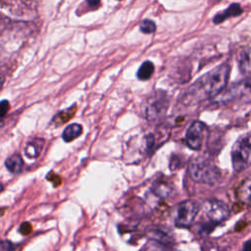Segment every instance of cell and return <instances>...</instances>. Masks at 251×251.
Returning a JSON list of instances; mask_svg holds the SVG:
<instances>
[{"label": "cell", "instance_id": "cell-1", "mask_svg": "<svg viewBox=\"0 0 251 251\" xmlns=\"http://www.w3.org/2000/svg\"><path fill=\"white\" fill-rule=\"evenodd\" d=\"M230 67L226 63L208 72L187 89L183 96V102L190 105L209 98H214L226 87Z\"/></svg>", "mask_w": 251, "mask_h": 251}, {"label": "cell", "instance_id": "cell-2", "mask_svg": "<svg viewBox=\"0 0 251 251\" xmlns=\"http://www.w3.org/2000/svg\"><path fill=\"white\" fill-rule=\"evenodd\" d=\"M189 174L192 179L196 182L209 184L216 182L221 176V172L214 162L202 156L196 157L191 161L189 165Z\"/></svg>", "mask_w": 251, "mask_h": 251}, {"label": "cell", "instance_id": "cell-3", "mask_svg": "<svg viewBox=\"0 0 251 251\" xmlns=\"http://www.w3.org/2000/svg\"><path fill=\"white\" fill-rule=\"evenodd\" d=\"M170 99L163 90L151 93L143 105V116L149 121H157L164 117L169 109Z\"/></svg>", "mask_w": 251, "mask_h": 251}, {"label": "cell", "instance_id": "cell-4", "mask_svg": "<svg viewBox=\"0 0 251 251\" xmlns=\"http://www.w3.org/2000/svg\"><path fill=\"white\" fill-rule=\"evenodd\" d=\"M251 153L249 134L239 137L231 149V162L235 172H241L246 168Z\"/></svg>", "mask_w": 251, "mask_h": 251}, {"label": "cell", "instance_id": "cell-5", "mask_svg": "<svg viewBox=\"0 0 251 251\" xmlns=\"http://www.w3.org/2000/svg\"><path fill=\"white\" fill-rule=\"evenodd\" d=\"M199 210L200 205L194 200H185L179 203L175 211V225L177 227H188L193 223Z\"/></svg>", "mask_w": 251, "mask_h": 251}, {"label": "cell", "instance_id": "cell-6", "mask_svg": "<svg viewBox=\"0 0 251 251\" xmlns=\"http://www.w3.org/2000/svg\"><path fill=\"white\" fill-rule=\"evenodd\" d=\"M203 212L205 216L213 223V224H219L224 221H226L229 215L230 211L228 206L217 199H209L203 204Z\"/></svg>", "mask_w": 251, "mask_h": 251}, {"label": "cell", "instance_id": "cell-7", "mask_svg": "<svg viewBox=\"0 0 251 251\" xmlns=\"http://www.w3.org/2000/svg\"><path fill=\"white\" fill-rule=\"evenodd\" d=\"M207 134V126L200 121L193 122L186 130L185 142L188 148L192 150L201 149Z\"/></svg>", "mask_w": 251, "mask_h": 251}, {"label": "cell", "instance_id": "cell-8", "mask_svg": "<svg viewBox=\"0 0 251 251\" xmlns=\"http://www.w3.org/2000/svg\"><path fill=\"white\" fill-rule=\"evenodd\" d=\"M44 146V139L40 138V137H35L32 138L31 140H29L25 148V153L26 155V157L30 158V159H35L37 158Z\"/></svg>", "mask_w": 251, "mask_h": 251}, {"label": "cell", "instance_id": "cell-9", "mask_svg": "<svg viewBox=\"0 0 251 251\" xmlns=\"http://www.w3.org/2000/svg\"><path fill=\"white\" fill-rule=\"evenodd\" d=\"M241 13H242V8L240 7V5L237 3H233V4L229 5V7L226 8L225 11L218 13L214 17L213 22H214V24H221L224 21H226V19L239 16Z\"/></svg>", "mask_w": 251, "mask_h": 251}, {"label": "cell", "instance_id": "cell-10", "mask_svg": "<svg viewBox=\"0 0 251 251\" xmlns=\"http://www.w3.org/2000/svg\"><path fill=\"white\" fill-rule=\"evenodd\" d=\"M5 167L12 174H20L24 167V161L19 153H15L8 157L5 161Z\"/></svg>", "mask_w": 251, "mask_h": 251}, {"label": "cell", "instance_id": "cell-11", "mask_svg": "<svg viewBox=\"0 0 251 251\" xmlns=\"http://www.w3.org/2000/svg\"><path fill=\"white\" fill-rule=\"evenodd\" d=\"M151 191L160 198H166L171 194L172 187L165 180H156L151 186Z\"/></svg>", "mask_w": 251, "mask_h": 251}, {"label": "cell", "instance_id": "cell-12", "mask_svg": "<svg viewBox=\"0 0 251 251\" xmlns=\"http://www.w3.org/2000/svg\"><path fill=\"white\" fill-rule=\"evenodd\" d=\"M81 133H82V126L78 124H72L64 129L62 137L66 142H70L77 138Z\"/></svg>", "mask_w": 251, "mask_h": 251}, {"label": "cell", "instance_id": "cell-13", "mask_svg": "<svg viewBox=\"0 0 251 251\" xmlns=\"http://www.w3.org/2000/svg\"><path fill=\"white\" fill-rule=\"evenodd\" d=\"M250 178H245L236 190V196L243 202H249L250 200Z\"/></svg>", "mask_w": 251, "mask_h": 251}, {"label": "cell", "instance_id": "cell-14", "mask_svg": "<svg viewBox=\"0 0 251 251\" xmlns=\"http://www.w3.org/2000/svg\"><path fill=\"white\" fill-rule=\"evenodd\" d=\"M154 73V65L150 61H145L137 72V77L141 80H147Z\"/></svg>", "mask_w": 251, "mask_h": 251}, {"label": "cell", "instance_id": "cell-15", "mask_svg": "<svg viewBox=\"0 0 251 251\" xmlns=\"http://www.w3.org/2000/svg\"><path fill=\"white\" fill-rule=\"evenodd\" d=\"M239 69L242 74H248L250 71V59H249V50L247 49L241 55L239 60Z\"/></svg>", "mask_w": 251, "mask_h": 251}, {"label": "cell", "instance_id": "cell-16", "mask_svg": "<svg viewBox=\"0 0 251 251\" xmlns=\"http://www.w3.org/2000/svg\"><path fill=\"white\" fill-rule=\"evenodd\" d=\"M75 112V107H74V108H69V109H67V110H65V111L60 112L54 120H59L60 124H64V123H66L67 121H69V120L74 116Z\"/></svg>", "mask_w": 251, "mask_h": 251}, {"label": "cell", "instance_id": "cell-17", "mask_svg": "<svg viewBox=\"0 0 251 251\" xmlns=\"http://www.w3.org/2000/svg\"><path fill=\"white\" fill-rule=\"evenodd\" d=\"M222 245L217 240L205 241L202 245V251H223Z\"/></svg>", "mask_w": 251, "mask_h": 251}, {"label": "cell", "instance_id": "cell-18", "mask_svg": "<svg viewBox=\"0 0 251 251\" xmlns=\"http://www.w3.org/2000/svg\"><path fill=\"white\" fill-rule=\"evenodd\" d=\"M140 30L143 32V33H153L155 30H156V25L153 21H150V20H144L140 23Z\"/></svg>", "mask_w": 251, "mask_h": 251}, {"label": "cell", "instance_id": "cell-19", "mask_svg": "<svg viewBox=\"0 0 251 251\" xmlns=\"http://www.w3.org/2000/svg\"><path fill=\"white\" fill-rule=\"evenodd\" d=\"M16 249V245L7 240V239H0V251H14Z\"/></svg>", "mask_w": 251, "mask_h": 251}, {"label": "cell", "instance_id": "cell-20", "mask_svg": "<svg viewBox=\"0 0 251 251\" xmlns=\"http://www.w3.org/2000/svg\"><path fill=\"white\" fill-rule=\"evenodd\" d=\"M9 109H10V104L7 100L0 101V119H2L3 117L6 116Z\"/></svg>", "mask_w": 251, "mask_h": 251}, {"label": "cell", "instance_id": "cell-21", "mask_svg": "<svg viewBox=\"0 0 251 251\" xmlns=\"http://www.w3.org/2000/svg\"><path fill=\"white\" fill-rule=\"evenodd\" d=\"M20 232L24 235H26V234H29L32 230V226L29 223H23L21 226H20V228H19Z\"/></svg>", "mask_w": 251, "mask_h": 251}, {"label": "cell", "instance_id": "cell-22", "mask_svg": "<svg viewBox=\"0 0 251 251\" xmlns=\"http://www.w3.org/2000/svg\"><path fill=\"white\" fill-rule=\"evenodd\" d=\"M85 3L87 4L88 8H90L91 10L97 9L100 6V0H86Z\"/></svg>", "mask_w": 251, "mask_h": 251}, {"label": "cell", "instance_id": "cell-23", "mask_svg": "<svg viewBox=\"0 0 251 251\" xmlns=\"http://www.w3.org/2000/svg\"><path fill=\"white\" fill-rule=\"evenodd\" d=\"M250 240H247L245 243H244V245H243V249H242V251H250Z\"/></svg>", "mask_w": 251, "mask_h": 251}, {"label": "cell", "instance_id": "cell-24", "mask_svg": "<svg viewBox=\"0 0 251 251\" xmlns=\"http://www.w3.org/2000/svg\"><path fill=\"white\" fill-rule=\"evenodd\" d=\"M4 81H5L4 75L0 74V89H1V87H2V85H3V83H4Z\"/></svg>", "mask_w": 251, "mask_h": 251}, {"label": "cell", "instance_id": "cell-25", "mask_svg": "<svg viewBox=\"0 0 251 251\" xmlns=\"http://www.w3.org/2000/svg\"><path fill=\"white\" fill-rule=\"evenodd\" d=\"M3 188H4V186H3V184L0 182V192L3 190Z\"/></svg>", "mask_w": 251, "mask_h": 251}, {"label": "cell", "instance_id": "cell-26", "mask_svg": "<svg viewBox=\"0 0 251 251\" xmlns=\"http://www.w3.org/2000/svg\"><path fill=\"white\" fill-rule=\"evenodd\" d=\"M2 126H3V123H2V122H0V127H1Z\"/></svg>", "mask_w": 251, "mask_h": 251}]
</instances>
